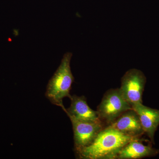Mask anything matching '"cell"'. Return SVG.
Returning a JSON list of instances; mask_svg holds the SVG:
<instances>
[{"label":"cell","mask_w":159,"mask_h":159,"mask_svg":"<svg viewBox=\"0 0 159 159\" xmlns=\"http://www.w3.org/2000/svg\"><path fill=\"white\" fill-rule=\"evenodd\" d=\"M68 116L73 126L76 152L92 144L103 129L102 122L82 121L71 116Z\"/></svg>","instance_id":"5b68a950"},{"label":"cell","mask_w":159,"mask_h":159,"mask_svg":"<svg viewBox=\"0 0 159 159\" xmlns=\"http://www.w3.org/2000/svg\"><path fill=\"white\" fill-rule=\"evenodd\" d=\"M131 109L119 89H112L104 94L97 111L100 120L110 125L125 111Z\"/></svg>","instance_id":"3957f363"},{"label":"cell","mask_w":159,"mask_h":159,"mask_svg":"<svg viewBox=\"0 0 159 159\" xmlns=\"http://www.w3.org/2000/svg\"><path fill=\"white\" fill-rule=\"evenodd\" d=\"M146 78L142 72L135 69L127 71L122 77L119 89L131 106L142 103V95Z\"/></svg>","instance_id":"277c9868"},{"label":"cell","mask_w":159,"mask_h":159,"mask_svg":"<svg viewBox=\"0 0 159 159\" xmlns=\"http://www.w3.org/2000/svg\"><path fill=\"white\" fill-rule=\"evenodd\" d=\"M132 107L139 115L144 133L154 143L155 133L159 125V110L145 106L142 103L134 104Z\"/></svg>","instance_id":"ba28073f"},{"label":"cell","mask_w":159,"mask_h":159,"mask_svg":"<svg viewBox=\"0 0 159 159\" xmlns=\"http://www.w3.org/2000/svg\"><path fill=\"white\" fill-rule=\"evenodd\" d=\"M138 139L121 133L109 125L102 129L92 144L76 152L80 159H117L124 146Z\"/></svg>","instance_id":"6da1fadb"},{"label":"cell","mask_w":159,"mask_h":159,"mask_svg":"<svg viewBox=\"0 0 159 159\" xmlns=\"http://www.w3.org/2000/svg\"><path fill=\"white\" fill-rule=\"evenodd\" d=\"M71 104L65 112L68 116H71L80 120L91 122H102L99 119L97 111L89 107L84 96L73 95L70 98Z\"/></svg>","instance_id":"52a82bcc"},{"label":"cell","mask_w":159,"mask_h":159,"mask_svg":"<svg viewBox=\"0 0 159 159\" xmlns=\"http://www.w3.org/2000/svg\"><path fill=\"white\" fill-rule=\"evenodd\" d=\"M121 133L139 138L144 133L139 115L134 109L129 110L109 125Z\"/></svg>","instance_id":"8992f818"},{"label":"cell","mask_w":159,"mask_h":159,"mask_svg":"<svg viewBox=\"0 0 159 159\" xmlns=\"http://www.w3.org/2000/svg\"><path fill=\"white\" fill-rule=\"evenodd\" d=\"M72 55L70 52L64 55L60 65L49 80L46 89V97L52 104L61 107L64 112L66 108L63 99L65 97L71 98L70 92L74 80L70 67Z\"/></svg>","instance_id":"7a4b0ae2"},{"label":"cell","mask_w":159,"mask_h":159,"mask_svg":"<svg viewBox=\"0 0 159 159\" xmlns=\"http://www.w3.org/2000/svg\"><path fill=\"white\" fill-rule=\"evenodd\" d=\"M138 139L132 140L124 146L118 154L119 159H138L154 156L159 150L144 145Z\"/></svg>","instance_id":"9c48e42d"}]
</instances>
